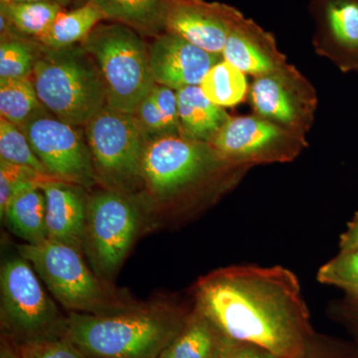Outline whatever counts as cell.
Returning a JSON list of instances; mask_svg holds the SVG:
<instances>
[{
	"label": "cell",
	"mask_w": 358,
	"mask_h": 358,
	"mask_svg": "<svg viewBox=\"0 0 358 358\" xmlns=\"http://www.w3.org/2000/svg\"><path fill=\"white\" fill-rule=\"evenodd\" d=\"M194 305L227 338L275 358H310L315 341L298 277L289 268L231 266L199 280Z\"/></svg>",
	"instance_id": "6da1fadb"
},
{
	"label": "cell",
	"mask_w": 358,
	"mask_h": 358,
	"mask_svg": "<svg viewBox=\"0 0 358 358\" xmlns=\"http://www.w3.org/2000/svg\"><path fill=\"white\" fill-rule=\"evenodd\" d=\"M246 167L224 159L210 143L181 136L150 141L141 164V196L155 226L219 199L239 182Z\"/></svg>",
	"instance_id": "7a4b0ae2"
},
{
	"label": "cell",
	"mask_w": 358,
	"mask_h": 358,
	"mask_svg": "<svg viewBox=\"0 0 358 358\" xmlns=\"http://www.w3.org/2000/svg\"><path fill=\"white\" fill-rule=\"evenodd\" d=\"M190 310L157 300L110 315L68 313L67 336L88 357L159 358Z\"/></svg>",
	"instance_id": "3957f363"
},
{
	"label": "cell",
	"mask_w": 358,
	"mask_h": 358,
	"mask_svg": "<svg viewBox=\"0 0 358 358\" xmlns=\"http://www.w3.org/2000/svg\"><path fill=\"white\" fill-rule=\"evenodd\" d=\"M16 249L68 313L110 315L141 303L126 289L100 279L85 261L83 252L75 247L47 240L16 245Z\"/></svg>",
	"instance_id": "277c9868"
},
{
	"label": "cell",
	"mask_w": 358,
	"mask_h": 358,
	"mask_svg": "<svg viewBox=\"0 0 358 358\" xmlns=\"http://www.w3.org/2000/svg\"><path fill=\"white\" fill-rule=\"evenodd\" d=\"M32 81L54 117L84 128L107 105V88L96 61L81 44L51 49L41 45Z\"/></svg>",
	"instance_id": "5b68a950"
},
{
	"label": "cell",
	"mask_w": 358,
	"mask_h": 358,
	"mask_svg": "<svg viewBox=\"0 0 358 358\" xmlns=\"http://www.w3.org/2000/svg\"><path fill=\"white\" fill-rule=\"evenodd\" d=\"M155 227L141 194L102 188L89 195L83 254L92 270L113 284L141 233Z\"/></svg>",
	"instance_id": "8992f818"
},
{
	"label": "cell",
	"mask_w": 358,
	"mask_h": 358,
	"mask_svg": "<svg viewBox=\"0 0 358 358\" xmlns=\"http://www.w3.org/2000/svg\"><path fill=\"white\" fill-rule=\"evenodd\" d=\"M31 264L20 255L6 256L0 268L1 336L17 346L65 338L68 315L45 292Z\"/></svg>",
	"instance_id": "52a82bcc"
},
{
	"label": "cell",
	"mask_w": 358,
	"mask_h": 358,
	"mask_svg": "<svg viewBox=\"0 0 358 358\" xmlns=\"http://www.w3.org/2000/svg\"><path fill=\"white\" fill-rule=\"evenodd\" d=\"M80 44L102 72L108 107L133 114L155 85L143 35L121 23L101 22Z\"/></svg>",
	"instance_id": "ba28073f"
},
{
	"label": "cell",
	"mask_w": 358,
	"mask_h": 358,
	"mask_svg": "<svg viewBox=\"0 0 358 358\" xmlns=\"http://www.w3.org/2000/svg\"><path fill=\"white\" fill-rule=\"evenodd\" d=\"M98 185L141 194V164L148 141L133 114L106 106L84 127Z\"/></svg>",
	"instance_id": "9c48e42d"
},
{
	"label": "cell",
	"mask_w": 358,
	"mask_h": 358,
	"mask_svg": "<svg viewBox=\"0 0 358 358\" xmlns=\"http://www.w3.org/2000/svg\"><path fill=\"white\" fill-rule=\"evenodd\" d=\"M210 145L235 166L286 164L308 148L307 138L256 115L231 117Z\"/></svg>",
	"instance_id": "30bf717a"
},
{
	"label": "cell",
	"mask_w": 358,
	"mask_h": 358,
	"mask_svg": "<svg viewBox=\"0 0 358 358\" xmlns=\"http://www.w3.org/2000/svg\"><path fill=\"white\" fill-rule=\"evenodd\" d=\"M21 129L51 178L87 190L99 185L86 136L80 127L61 121L48 112Z\"/></svg>",
	"instance_id": "8fae6325"
},
{
	"label": "cell",
	"mask_w": 358,
	"mask_h": 358,
	"mask_svg": "<svg viewBox=\"0 0 358 358\" xmlns=\"http://www.w3.org/2000/svg\"><path fill=\"white\" fill-rule=\"evenodd\" d=\"M248 98L254 115L307 138L315 122L317 92L294 66L255 78Z\"/></svg>",
	"instance_id": "7c38bea8"
},
{
	"label": "cell",
	"mask_w": 358,
	"mask_h": 358,
	"mask_svg": "<svg viewBox=\"0 0 358 358\" xmlns=\"http://www.w3.org/2000/svg\"><path fill=\"white\" fill-rule=\"evenodd\" d=\"M244 14L235 7L206 0H169L166 32L210 53L222 55L226 40Z\"/></svg>",
	"instance_id": "4fadbf2b"
},
{
	"label": "cell",
	"mask_w": 358,
	"mask_h": 358,
	"mask_svg": "<svg viewBox=\"0 0 358 358\" xmlns=\"http://www.w3.org/2000/svg\"><path fill=\"white\" fill-rule=\"evenodd\" d=\"M150 71L155 84L173 90L199 86L206 73L222 60L173 33L164 32L148 44Z\"/></svg>",
	"instance_id": "5bb4252c"
},
{
	"label": "cell",
	"mask_w": 358,
	"mask_h": 358,
	"mask_svg": "<svg viewBox=\"0 0 358 358\" xmlns=\"http://www.w3.org/2000/svg\"><path fill=\"white\" fill-rule=\"evenodd\" d=\"M313 46L339 70L358 71V0H315Z\"/></svg>",
	"instance_id": "9a60e30c"
},
{
	"label": "cell",
	"mask_w": 358,
	"mask_h": 358,
	"mask_svg": "<svg viewBox=\"0 0 358 358\" xmlns=\"http://www.w3.org/2000/svg\"><path fill=\"white\" fill-rule=\"evenodd\" d=\"M46 197L48 240L70 245L83 252L88 214V190L82 186L48 178L40 183Z\"/></svg>",
	"instance_id": "2e32d148"
},
{
	"label": "cell",
	"mask_w": 358,
	"mask_h": 358,
	"mask_svg": "<svg viewBox=\"0 0 358 358\" xmlns=\"http://www.w3.org/2000/svg\"><path fill=\"white\" fill-rule=\"evenodd\" d=\"M224 60L255 78L266 76L289 64L275 37L255 21L244 17L231 31L222 51Z\"/></svg>",
	"instance_id": "e0dca14e"
},
{
	"label": "cell",
	"mask_w": 358,
	"mask_h": 358,
	"mask_svg": "<svg viewBox=\"0 0 358 358\" xmlns=\"http://www.w3.org/2000/svg\"><path fill=\"white\" fill-rule=\"evenodd\" d=\"M231 341L204 313L193 307L159 358H218Z\"/></svg>",
	"instance_id": "ac0fdd59"
},
{
	"label": "cell",
	"mask_w": 358,
	"mask_h": 358,
	"mask_svg": "<svg viewBox=\"0 0 358 358\" xmlns=\"http://www.w3.org/2000/svg\"><path fill=\"white\" fill-rule=\"evenodd\" d=\"M0 217L25 243L36 245L48 240L46 197L40 183L20 188L0 212Z\"/></svg>",
	"instance_id": "d6986e66"
},
{
	"label": "cell",
	"mask_w": 358,
	"mask_h": 358,
	"mask_svg": "<svg viewBox=\"0 0 358 358\" xmlns=\"http://www.w3.org/2000/svg\"><path fill=\"white\" fill-rule=\"evenodd\" d=\"M180 133L183 138L210 143L231 117L212 103L199 86L176 90Z\"/></svg>",
	"instance_id": "ffe728a7"
},
{
	"label": "cell",
	"mask_w": 358,
	"mask_h": 358,
	"mask_svg": "<svg viewBox=\"0 0 358 358\" xmlns=\"http://www.w3.org/2000/svg\"><path fill=\"white\" fill-rule=\"evenodd\" d=\"M98 7L106 20L129 26L145 37L166 32L169 0H80ZM80 4V6H81Z\"/></svg>",
	"instance_id": "44dd1931"
},
{
	"label": "cell",
	"mask_w": 358,
	"mask_h": 358,
	"mask_svg": "<svg viewBox=\"0 0 358 358\" xmlns=\"http://www.w3.org/2000/svg\"><path fill=\"white\" fill-rule=\"evenodd\" d=\"M133 115L148 143L164 136H181L176 90L155 84Z\"/></svg>",
	"instance_id": "7402d4cb"
},
{
	"label": "cell",
	"mask_w": 358,
	"mask_h": 358,
	"mask_svg": "<svg viewBox=\"0 0 358 358\" xmlns=\"http://www.w3.org/2000/svg\"><path fill=\"white\" fill-rule=\"evenodd\" d=\"M103 20L106 17L102 11L86 2L73 10H63L43 36L36 41L51 49L80 44Z\"/></svg>",
	"instance_id": "603a6c76"
},
{
	"label": "cell",
	"mask_w": 358,
	"mask_h": 358,
	"mask_svg": "<svg viewBox=\"0 0 358 358\" xmlns=\"http://www.w3.org/2000/svg\"><path fill=\"white\" fill-rule=\"evenodd\" d=\"M48 112L37 95L32 78L0 79L1 117L21 129L34 117Z\"/></svg>",
	"instance_id": "cb8c5ba5"
},
{
	"label": "cell",
	"mask_w": 358,
	"mask_h": 358,
	"mask_svg": "<svg viewBox=\"0 0 358 358\" xmlns=\"http://www.w3.org/2000/svg\"><path fill=\"white\" fill-rule=\"evenodd\" d=\"M65 7L51 2H0V14L21 36L38 40Z\"/></svg>",
	"instance_id": "d4e9b609"
},
{
	"label": "cell",
	"mask_w": 358,
	"mask_h": 358,
	"mask_svg": "<svg viewBox=\"0 0 358 358\" xmlns=\"http://www.w3.org/2000/svg\"><path fill=\"white\" fill-rule=\"evenodd\" d=\"M199 87L212 103L222 108L235 107L249 96L246 74L224 59L206 73Z\"/></svg>",
	"instance_id": "484cf974"
},
{
	"label": "cell",
	"mask_w": 358,
	"mask_h": 358,
	"mask_svg": "<svg viewBox=\"0 0 358 358\" xmlns=\"http://www.w3.org/2000/svg\"><path fill=\"white\" fill-rule=\"evenodd\" d=\"M41 44L27 37L16 36L0 42V79L31 78Z\"/></svg>",
	"instance_id": "4316f807"
},
{
	"label": "cell",
	"mask_w": 358,
	"mask_h": 358,
	"mask_svg": "<svg viewBox=\"0 0 358 358\" xmlns=\"http://www.w3.org/2000/svg\"><path fill=\"white\" fill-rule=\"evenodd\" d=\"M0 159L31 167L39 173L50 176L33 152L22 129L4 117L0 119Z\"/></svg>",
	"instance_id": "83f0119b"
},
{
	"label": "cell",
	"mask_w": 358,
	"mask_h": 358,
	"mask_svg": "<svg viewBox=\"0 0 358 358\" xmlns=\"http://www.w3.org/2000/svg\"><path fill=\"white\" fill-rule=\"evenodd\" d=\"M317 281L345 291L358 303V250L341 252L322 265L317 272Z\"/></svg>",
	"instance_id": "f1b7e54d"
},
{
	"label": "cell",
	"mask_w": 358,
	"mask_h": 358,
	"mask_svg": "<svg viewBox=\"0 0 358 358\" xmlns=\"http://www.w3.org/2000/svg\"><path fill=\"white\" fill-rule=\"evenodd\" d=\"M48 178L51 176L39 173L31 167L0 159V212L3 211L7 202L22 186L41 183Z\"/></svg>",
	"instance_id": "f546056e"
},
{
	"label": "cell",
	"mask_w": 358,
	"mask_h": 358,
	"mask_svg": "<svg viewBox=\"0 0 358 358\" xmlns=\"http://www.w3.org/2000/svg\"><path fill=\"white\" fill-rule=\"evenodd\" d=\"M21 358H89L68 336L20 348Z\"/></svg>",
	"instance_id": "4dcf8cb0"
},
{
	"label": "cell",
	"mask_w": 358,
	"mask_h": 358,
	"mask_svg": "<svg viewBox=\"0 0 358 358\" xmlns=\"http://www.w3.org/2000/svg\"><path fill=\"white\" fill-rule=\"evenodd\" d=\"M218 358H275L271 353L250 343L232 341Z\"/></svg>",
	"instance_id": "1f68e13d"
},
{
	"label": "cell",
	"mask_w": 358,
	"mask_h": 358,
	"mask_svg": "<svg viewBox=\"0 0 358 358\" xmlns=\"http://www.w3.org/2000/svg\"><path fill=\"white\" fill-rule=\"evenodd\" d=\"M358 250V212L352 220L348 224L345 232L339 241V251H355Z\"/></svg>",
	"instance_id": "d6a6232c"
},
{
	"label": "cell",
	"mask_w": 358,
	"mask_h": 358,
	"mask_svg": "<svg viewBox=\"0 0 358 358\" xmlns=\"http://www.w3.org/2000/svg\"><path fill=\"white\" fill-rule=\"evenodd\" d=\"M0 358H21L20 348L3 336L0 338Z\"/></svg>",
	"instance_id": "836d02e7"
},
{
	"label": "cell",
	"mask_w": 358,
	"mask_h": 358,
	"mask_svg": "<svg viewBox=\"0 0 358 358\" xmlns=\"http://www.w3.org/2000/svg\"><path fill=\"white\" fill-rule=\"evenodd\" d=\"M348 326L355 334L358 339V303L353 305L352 308H348Z\"/></svg>",
	"instance_id": "e575fe53"
},
{
	"label": "cell",
	"mask_w": 358,
	"mask_h": 358,
	"mask_svg": "<svg viewBox=\"0 0 358 358\" xmlns=\"http://www.w3.org/2000/svg\"><path fill=\"white\" fill-rule=\"evenodd\" d=\"M0 2H51L66 7L69 6L72 0H0Z\"/></svg>",
	"instance_id": "d590c367"
},
{
	"label": "cell",
	"mask_w": 358,
	"mask_h": 358,
	"mask_svg": "<svg viewBox=\"0 0 358 358\" xmlns=\"http://www.w3.org/2000/svg\"><path fill=\"white\" fill-rule=\"evenodd\" d=\"M345 358H358V355H353V357H345Z\"/></svg>",
	"instance_id": "8d00e7d4"
},
{
	"label": "cell",
	"mask_w": 358,
	"mask_h": 358,
	"mask_svg": "<svg viewBox=\"0 0 358 358\" xmlns=\"http://www.w3.org/2000/svg\"><path fill=\"white\" fill-rule=\"evenodd\" d=\"M310 358H315V357H313V355H312V357H310Z\"/></svg>",
	"instance_id": "74e56055"
},
{
	"label": "cell",
	"mask_w": 358,
	"mask_h": 358,
	"mask_svg": "<svg viewBox=\"0 0 358 358\" xmlns=\"http://www.w3.org/2000/svg\"><path fill=\"white\" fill-rule=\"evenodd\" d=\"M89 358H96V357H89Z\"/></svg>",
	"instance_id": "f35d334b"
}]
</instances>
